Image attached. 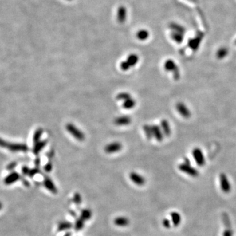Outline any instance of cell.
I'll list each match as a JSON object with an SVG mask.
<instances>
[{
  "instance_id": "cell-28",
  "label": "cell",
  "mask_w": 236,
  "mask_h": 236,
  "mask_svg": "<svg viewBox=\"0 0 236 236\" xmlns=\"http://www.w3.org/2000/svg\"><path fill=\"white\" fill-rule=\"evenodd\" d=\"M84 224H85V221L83 219H81L80 217L77 218L75 222L74 225V228L76 231L78 232V231L81 230L83 227H84Z\"/></svg>"
},
{
  "instance_id": "cell-27",
  "label": "cell",
  "mask_w": 236,
  "mask_h": 236,
  "mask_svg": "<svg viewBox=\"0 0 236 236\" xmlns=\"http://www.w3.org/2000/svg\"><path fill=\"white\" fill-rule=\"evenodd\" d=\"M171 217L172 222L173 223V224L175 226H178L180 223V222H181V217H180V214L178 213H176V212L172 213L171 214Z\"/></svg>"
},
{
  "instance_id": "cell-6",
  "label": "cell",
  "mask_w": 236,
  "mask_h": 236,
  "mask_svg": "<svg viewBox=\"0 0 236 236\" xmlns=\"http://www.w3.org/2000/svg\"><path fill=\"white\" fill-rule=\"evenodd\" d=\"M122 149V144L118 142H112L108 144L104 148V151L107 154H114Z\"/></svg>"
},
{
  "instance_id": "cell-29",
  "label": "cell",
  "mask_w": 236,
  "mask_h": 236,
  "mask_svg": "<svg viewBox=\"0 0 236 236\" xmlns=\"http://www.w3.org/2000/svg\"><path fill=\"white\" fill-rule=\"evenodd\" d=\"M43 129H41V128H39V129H37L35 133H34V135H33V140L34 142V143L36 144V143H37L38 142H39V140H40L41 136L43 134Z\"/></svg>"
},
{
  "instance_id": "cell-37",
  "label": "cell",
  "mask_w": 236,
  "mask_h": 236,
  "mask_svg": "<svg viewBox=\"0 0 236 236\" xmlns=\"http://www.w3.org/2000/svg\"><path fill=\"white\" fill-rule=\"evenodd\" d=\"M163 224L167 228H169L171 227V223L169 222V220L167 219H164L163 220Z\"/></svg>"
},
{
  "instance_id": "cell-38",
  "label": "cell",
  "mask_w": 236,
  "mask_h": 236,
  "mask_svg": "<svg viewBox=\"0 0 236 236\" xmlns=\"http://www.w3.org/2000/svg\"><path fill=\"white\" fill-rule=\"evenodd\" d=\"M54 155H55V152H54L53 150H51L49 151L48 153L47 154V156L49 159H51L54 157Z\"/></svg>"
},
{
  "instance_id": "cell-31",
  "label": "cell",
  "mask_w": 236,
  "mask_h": 236,
  "mask_svg": "<svg viewBox=\"0 0 236 236\" xmlns=\"http://www.w3.org/2000/svg\"><path fill=\"white\" fill-rule=\"evenodd\" d=\"M81 196L80 193H76L73 197V201L76 205H80L81 203Z\"/></svg>"
},
{
  "instance_id": "cell-11",
  "label": "cell",
  "mask_w": 236,
  "mask_h": 236,
  "mask_svg": "<svg viewBox=\"0 0 236 236\" xmlns=\"http://www.w3.org/2000/svg\"><path fill=\"white\" fill-rule=\"evenodd\" d=\"M117 21L120 23L125 22L127 18V9L124 6H120L117 9Z\"/></svg>"
},
{
  "instance_id": "cell-21",
  "label": "cell",
  "mask_w": 236,
  "mask_h": 236,
  "mask_svg": "<svg viewBox=\"0 0 236 236\" xmlns=\"http://www.w3.org/2000/svg\"><path fill=\"white\" fill-rule=\"evenodd\" d=\"M228 49L226 47H220L216 52V57L218 59H223L228 55Z\"/></svg>"
},
{
  "instance_id": "cell-42",
  "label": "cell",
  "mask_w": 236,
  "mask_h": 236,
  "mask_svg": "<svg viewBox=\"0 0 236 236\" xmlns=\"http://www.w3.org/2000/svg\"><path fill=\"white\" fill-rule=\"evenodd\" d=\"M40 162H41L40 159L38 158V157H37V159H36V161H35V164H36V165L38 167L39 165H40Z\"/></svg>"
},
{
  "instance_id": "cell-44",
  "label": "cell",
  "mask_w": 236,
  "mask_h": 236,
  "mask_svg": "<svg viewBox=\"0 0 236 236\" xmlns=\"http://www.w3.org/2000/svg\"><path fill=\"white\" fill-rule=\"evenodd\" d=\"M70 213L72 214V216H76V213H74V212H73V213H72V212H70Z\"/></svg>"
},
{
  "instance_id": "cell-47",
  "label": "cell",
  "mask_w": 236,
  "mask_h": 236,
  "mask_svg": "<svg viewBox=\"0 0 236 236\" xmlns=\"http://www.w3.org/2000/svg\"><path fill=\"white\" fill-rule=\"evenodd\" d=\"M68 1H71V0H68Z\"/></svg>"
},
{
  "instance_id": "cell-45",
  "label": "cell",
  "mask_w": 236,
  "mask_h": 236,
  "mask_svg": "<svg viewBox=\"0 0 236 236\" xmlns=\"http://www.w3.org/2000/svg\"><path fill=\"white\" fill-rule=\"evenodd\" d=\"M2 207H3V205H2V203L1 202V201H0V210H1V209H2Z\"/></svg>"
},
{
  "instance_id": "cell-35",
  "label": "cell",
  "mask_w": 236,
  "mask_h": 236,
  "mask_svg": "<svg viewBox=\"0 0 236 236\" xmlns=\"http://www.w3.org/2000/svg\"><path fill=\"white\" fill-rule=\"evenodd\" d=\"M39 173V169L37 168V167H36V168L30 169V173L28 175L30 177H33Z\"/></svg>"
},
{
  "instance_id": "cell-34",
  "label": "cell",
  "mask_w": 236,
  "mask_h": 236,
  "mask_svg": "<svg viewBox=\"0 0 236 236\" xmlns=\"http://www.w3.org/2000/svg\"><path fill=\"white\" fill-rule=\"evenodd\" d=\"M53 169V163L51 161H49L48 163L44 167V170H45L47 173H49Z\"/></svg>"
},
{
  "instance_id": "cell-19",
  "label": "cell",
  "mask_w": 236,
  "mask_h": 236,
  "mask_svg": "<svg viewBox=\"0 0 236 236\" xmlns=\"http://www.w3.org/2000/svg\"><path fill=\"white\" fill-rule=\"evenodd\" d=\"M171 37L172 39H173V40L174 41H175L176 43H181L184 40V34L181 33H178V32H171Z\"/></svg>"
},
{
  "instance_id": "cell-23",
  "label": "cell",
  "mask_w": 236,
  "mask_h": 236,
  "mask_svg": "<svg viewBox=\"0 0 236 236\" xmlns=\"http://www.w3.org/2000/svg\"><path fill=\"white\" fill-rule=\"evenodd\" d=\"M91 216H92V212L90 209H83L81 211L80 218L84 221L89 220L91 218Z\"/></svg>"
},
{
  "instance_id": "cell-26",
  "label": "cell",
  "mask_w": 236,
  "mask_h": 236,
  "mask_svg": "<svg viewBox=\"0 0 236 236\" xmlns=\"http://www.w3.org/2000/svg\"><path fill=\"white\" fill-rule=\"evenodd\" d=\"M135 100L130 98L129 99H127L124 102V103H123V107L125 108V109H131V108L135 107Z\"/></svg>"
},
{
  "instance_id": "cell-12",
  "label": "cell",
  "mask_w": 236,
  "mask_h": 236,
  "mask_svg": "<svg viewBox=\"0 0 236 236\" xmlns=\"http://www.w3.org/2000/svg\"><path fill=\"white\" fill-rule=\"evenodd\" d=\"M114 122L116 125H127L131 124V119L129 116H121L116 118Z\"/></svg>"
},
{
  "instance_id": "cell-46",
  "label": "cell",
  "mask_w": 236,
  "mask_h": 236,
  "mask_svg": "<svg viewBox=\"0 0 236 236\" xmlns=\"http://www.w3.org/2000/svg\"><path fill=\"white\" fill-rule=\"evenodd\" d=\"M235 44H236V40H235Z\"/></svg>"
},
{
  "instance_id": "cell-39",
  "label": "cell",
  "mask_w": 236,
  "mask_h": 236,
  "mask_svg": "<svg viewBox=\"0 0 236 236\" xmlns=\"http://www.w3.org/2000/svg\"><path fill=\"white\" fill-rule=\"evenodd\" d=\"M16 165H17V163H11L10 165H8V167H7V169H8V170H13V169L14 168V167H15Z\"/></svg>"
},
{
  "instance_id": "cell-20",
  "label": "cell",
  "mask_w": 236,
  "mask_h": 236,
  "mask_svg": "<svg viewBox=\"0 0 236 236\" xmlns=\"http://www.w3.org/2000/svg\"><path fill=\"white\" fill-rule=\"evenodd\" d=\"M47 144V140L38 142L37 143L35 144V146H34L33 150V153L35 154L36 155H37L39 153V151H40L43 148L46 146Z\"/></svg>"
},
{
  "instance_id": "cell-18",
  "label": "cell",
  "mask_w": 236,
  "mask_h": 236,
  "mask_svg": "<svg viewBox=\"0 0 236 236\" xmlns=\"http://www.w3.org/2000/svg\"><path fill=\"white\" fill-rule=\"evenodd\" d=\"M73 227V224L70 222H68V221H62L58 225L57 231L58 232H63V231H66L70 230Z\"/></svg>"
},
{
  "instance_id": "cell-25",
  "label": "cell",
  "mask_w": 236,
  "mask_h": 236,
  "mask_svg": "<svg viewBox=\"0 0 236 236\" xmlns=\"http://www.w3.org/2000/svg\"><path fill=\"white\" fill-rule=\"evenodd\" d=\"M127 62L131 66H134L139 61V57L135 54H131L127 57Z\"/></svg>"
},
{
  "instance_id": "cell-15",
  "label": "cell",
  "mask_w": 236,
  "mask_h": 236,
  "mask_svg": "<svg viewBox=\"0 0 236 236\" xmlns=\"http://www.w3.org/2000/svg\"><path fill=\"white\" fill-rule=\"evenodd\" d=\"M164 68L166 71L173 72L176 69L178 68V66H177L175 62L173 60H172V59H168V60H167L165 62Z\"/></svg>"
},
{
  "instance_id": "cell-36",
  "label": "cell",
  "mask_w": 236,
  "mask_h": 236,
  "mask_svg": "<svg viewBox=\"0 0 236 236\" xmlns=\"http://www.w3.org/2000/svg\"><path fill=\"white\" fill-rule=\"evenodd\" d=\"M30 169L28 167L24 166L22 167V172L24 175H28L30 173Z\"/></svg>"
},
{
  "instance_id": "cell-17",
  "label": "cell",
  "mask_w": 236,
  "mask_h": 236,
  "mask_svg": "<svg viewBox=\"0 0 236 236\" xmlns=\"http://www.w3.org/2000/svg\"><path fill=\"white\" fill-rule=\"evenodd\" d=\"M169 28L171 30V32H178V33H181L185 34L186 33V29L185 28L180 25L179 24H177L175 22H172L170 24Z\"/></svg>"
},
{
  "instance_id": "cell-22",
  "label": "cell",
  "mask_w": 236,
  "mask_h": 236,
  "mask_svg": "<svg viewBox=\"0 0 236 236\" xmlns=\"http://www.w3.org/2000/svg\"><path fill=\"white\" fill-rule=\"evenodd\" d=\"M149 37V32L146 30H140L136 33V37L141 41H144Z\"/></svg>"
},
{
  "instance_id": "cell-43",
  "label": "cell",
  "mask_w": 236,
  "mask_h": 236,
  "mask_svg": "<svg viewBox=\"0 0 236 236\" xmlns=\"http://www.w3.org/2000/svg\"><path fill=\"white\" fill-rule=\"evenodd\" d=\"M64 236H72V234H71V232H68L66 233Z\"/></svg>"
},
{
  "instance_id": "cell-8",
  "label": "cell",
  "mask_w": 236,
  "mask_h": 236,
  "mask_svg": "<svg viewBox=\"0 0 236 236\" xmlns=\"http://www.w3.org/2000/svg\"><path fill=\"white\" fill-rule=\"evenodd\" d=\"M43 185L45 187V188L49 190V191H51V193L56 194L58 192V190L57 188V187L55 184H54L53 181L49 178V176H47L44 179L43 181Z\"/></svg>"
},
{
  "instance_id": "cell-41",
  "label": "cell",
  "mask_w": 236,
  "mask_h": 236,
  "mask_svg": "<svg viewBox=\"0 0 236 236\" xmlns=\"http://www.w3.org/2000/svg\"><path fill=\"white\" fill-rule=\"evenodd\" d=\"M22 183H23V184L25 186H26V187H28L30 186V183L26 180H24L22 181Z\"/></svg>"
},
{
  "instance_id": "cell-3",
  "label": "cell",
  "mask_w": 236,
  "mask_h": 236,
  "mask_svg": "<svg viewBox=\"0 0 236 236\" xmlns=\"http://www.w3.org/2000/svg\"><path fill=\"white\" fill-rule=\"evenodd\" d=\"M192 155L195 163L199 166H203L205 164V159L203 151L199 148H195L192 150Z\"/></svg>"
},
{
  "instance_id": "cell-2",
  "label": "cell",
  "mask_w": 236,
  "mask_h": 236,
  "mask_svg": "<svg viewBox=\"0 0 236 236\" xmlns=\"http://www.w3.org/2000/svg\"><path fill=\"white\" fill-rule=\"evenodd\" d=\"M179 169L180 171H181L183 173L188 175L191 176H198L199 173L198 171L195 168H194L193 167H191L190 162L187 161V162H184L183 163H181L179 166Z\"/></svg>"
},
{
  "instance_id": "cell-30",
  "label": "cell",
  "mask_w": 236,
  "mask_h": 236,
  "mask_svg": "<svg viewBox=\"0 0 236 236\" xmlns=\"http://www.w3.org/2000/svg\"><path fill=\"white\" fill-rule=\"evenodd\" d=\"M130 98H131V95L129 93L125 92H120L116 96V98L118 100H124V101L129 99Z\"/></svg>"
},
{
  "instance_id": "cell-24",
  "label": "cell",
  "mask_w": 236,
  "mask_h": 236,
  "mask_svg": "<svg viewBox=\"0 0 236 236\" xmlns=\"http://www.w3.org/2000/svg\"><path fill=\"white\" fill-rule=\"evenodd\" d=\"M143 130L144 133L146 135V136L148 139H152V137H154L153 136V132H152V129H151V126L148 124H145L143 126Z\"/></svg>"
},
{
  "instance_id": "cell-5",
  "label": "cell",
  "mask_w": 236,
  "mask_h": 236,
  "mask_svg": "<svg viewBox=\"0 0 236 236\" xmlns=\"http://www.w3.org/2000/svg\"><path fill=\"white\" fill-rule=\"evenodd\" d=\"M220 183L221 189H222L224 192H229L231 190V185L230 184L227 176L224 173H222L220 175Z\"/></svg>"
},
{
  "instance_id": "cell-7",
  "label": "cell",
  "mask_w": 236,
  "mask_h": 236,
  "mask_svg": "<svg viewBox=\"0 0 236 236\" xmlns=\"http://www.w3.org/2000/svg\"><path fill=\"white\" fill-rule=\"evenodd\" d=\"M129 178L132 183L137 186H143L145 184V179L142 176L135 172H132L129 175Z\"/></svg>"
},
{
  "instance_id": "cell-1",
  "label": "cell",
  "mask_w": 236,
  "mask_h": 236,
  "mask_svg": "<svg viewBox=\"0 0 236 236\" xmlns=\"http://www.w3.org/2000/svg\"><path fill=\"white\" fill-rule=\"evenodd\" d=\"M66 129L68 132L76 139L78 140L82 141L85 140V134L80 130L77 128L74 125L72 124H68L66 125Z\"/></svg>"
},
{
  "instance_id": "cell-4",
  "label": "cell",
  "mask_w": 236,
  "mask_h": 236,
  "mask_svg": "<svg viewBox=\"0 0 236 236\" xmlns=\"http://www.w3.org/2000/svg\"><path fill=\"white\" fill-rule=\"evenodd\" d=\"M176 110L178 111L179 114L184 118H189L191 117V112L188 109L184 103L183 102H179L176 104Z\"/></svg>"
},
{
  "instance_id": "cell-40",
  "label": "cell",
  "mask_w": 236,
  "mask_h": 236,
  "mask_svg": "<svg viewBox=\"0 0 236 236\" xmlns=\"http://www.w3.org/2000/svg\"><path fill=\"white\" fill-rule=\"evenodd\" d=\"M224 236H232V232H231L230 230H225V232L224 233Z\"/></svg>"
},
{
  "instance_id": "cell-10",
  "label": "cell",
  "mask_w": 236,
  "mask_h": 236,
  "mask_svg": "<svg viewBox=\"0 0 236 236\" xmlns=\"http://www.w3.org/2000/svg\"><path fill=\"white\" fill-rule=\"evenodd\" d=\"M151 129L152 132H153V136L157 140L160 142L163 139V132L159 126L153 125H151Z\"/></svg>"
},
{
  "instance_id": "cell-16",
  "label": "cell",
  "mask_w": 236,
  "mask_h": 236,
  "mask_svg": "<svg viewBox=\"0 0 236 236\" xmlns=\"http://www.w3.org/2000/svg\"><path fill=\"white\" fill-rule=\"evenodd\" d=\"M201 40V37L199 36L193 39H191L188 41V46L190 47V49H192L193 51H197L199 47Z\"/></svg>"
},
{
  "instance_id": "cell-32",
  "label": "cell",
  "mask_w": 236,
  "mask_h": 236,
  "mask_svg": "<svg viewBox=\"0 0 236 236\" xmlns=\"http://www.w3.org/2000/svg\"><path fill=\"white\" fill-rule=\"evenodd\" d=\"M130 66H131L127 62V61H123V62H121V65H120L121 69L124 71H127V70H129Z\"/></svg>"
},
{
  "instance_id": "cell-13",
  "label": "cell",
  "mask_w": 236,
  "mask_h": 236,
  "mask_svg": "<svg viewBox=\"0 0 236 236\" xmlns=\"http://www.w3.org/2000/svg\"><path fill=\"white\" fill-rule=\"evenodd\" d=\"M161 129L163 132V135L167 136H169L171 134V129L169 121L166 120H162L161 121Z\"/></svg>"
},
{
  "instance_id": "cell-14",
  "label": "cell",
  "mask_w": 236,
  "mask_h": 236,
  "mask_svg": "<svg viewBox=\"0 0 236 236\" xmlns=\"http://www.w3.org/2000/svg\"><path fill=\"white\" fill-rule=\"evenodd\" d=\"M114 223L119 227H125L129 224V220L124 216H118L114 220Z\"/></svg>"
},
{
  "instance_id": "cell-33",
  "label": "cell",
  "mask_w": 236,
  "mask_h": 236,
  "mask_svg": "<svg viewBox=\"0 0 236 236\" xmlns=\"http://www.w3.org/2000/svg\"><path fill=\"white\" fill-rule=\"evenodd\" d=\"M173 77L175 80H179L180 76V70H179V67L177 68L176 70L173 72Z\"/></svg>"
},
{
  "instance_id": "cell-9",
  "label": "cell",
  "mask_w": 236,
  "mask_h": 236,
  "mask_svg": "<svg viewBox=\"0 0 236 236\" xmlns=\"http://www.w3.org/2000/svg\"><path fill=\"white\" fill-rule=\"evenodd\" d=\"M20 179V175L17 172H13V173H10L5 178L3 183L6 185H11L13 183H16Z\"/></svg>"
}]
</instances>
